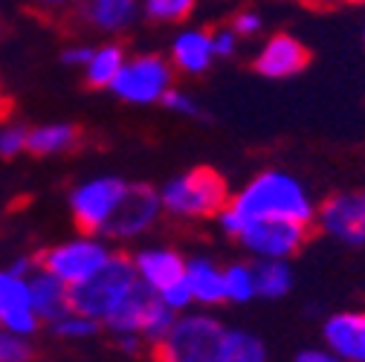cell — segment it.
Returning <instances> with one entry per match:
<instances>
[{"label":"cell","mask_w":365,"mask_h":362,"mask_svg":"<svg viewBox=\"0 0 365 362\" xmlns=\"http://www.w3.org/2000/svg\"><path fill=\"white\" fill-rule=\"evenodd\" d=\"M230 206L247 220H293L313 226L316 206L299 177L282 168H264L232 195Z\"/></svg>","instance_id":"1"},{"label":"cell","mask_w":365,"mask_h":362,"mask_svg":"<svg viewBox=\"0 0 365 362\" xmlns=\"http://www.w3.org/2000/svg\"><path fill=\"white\" fill-rule=\"evenodd\" d=\"M220 232L235 238L255 261L272 258V261H290L299 255L310 238L307 223H293V220H247L241 217L230 203L215 217Z\"/></svg>","instance_id":"2"},{"label":"cell","mask_w":365,"mask_h":362,"mask_svg":"<svg viewBox=\"0 0 365 362\" xmlns=\"http://www.w3.org/2000/svg\"><path fill=\"white\" fill-rule=\"evenodd\" d=\"M160 200H163V212L171 217L206 220V217H217L226 209V203L232 200V195L220 171L209 165H197L171 177L160 189Z\"/></svg>","instance_id":"3"},{"label":"cell","mask_w":365,"mask_h":362,"mask_svg":"<svg viewBox=\"0 0 365 362\" xmlns=\"http://www.w3.org/2000/svg\"><path fill=\"white\" fill-rule=\"evenodd\" d=\"M226 325L212 313L186 310L180 313L171 331L151 348L154 362H217Z\"/></svg>","instance_id":"4"},{"label":"cell","mask_w":365,"mask_h":362,"mask_svg":"<svg viewBox=\"0 0 365 362\" xmlns=\"http://www.w3.org/2000/svg\"><path fill=\"white\" fill-rule=\"evenodd\" d=\"M140 279H136V267L130 255L113 252L102 269H96L87 281L70 287V304L73 310L90 316V319L105 322L108 316L136 290Z\"/></svg>","instance_id":"5"},{"label":"cell","mask_w":365,"mask_h":362,"mask_svg":"<svg viewBox=\"0 0 365 362\" xmlns=\"http://www.w3.org/2000/svg\"><path fill=\"white\" fill-rule=\"evenodd\" d=\"M174 67L157 53H143L125 61L110 84V93L125 105H163L165 93L174 87Z\"/></svg>","instance_id":"6"},{"label":"cell","mask_w":365,"mask_h":362,"mask_svg":"<svg viewBox=\"0 0 365 362\" xmlns=\"http://www.w3.org/2000/svg\"><path fill=\"white\" fill-rule=\"evenodd\" d=\"M110 247L99 238V235H76L64 244H56L50 249H43L38 258V267H43L47 273H53L56 279H61L67 287H76L81 281H87L90 276L102 269V264L110 258Z\"/></svg>","instance_id":"7"},{"label":"cell","mask_w":365,"mask_h":362,"mask_svg":"<svg viewBox=\"0 0 365 362\" xmlns=\"http://www.w3.org/2000/svg\"><path fill=\"white\" fill-rule=\"evenodd\" d=\"M128 192V183L122 177H93L84 180L70 192V212L81 232L87 235H105L108 223Z\"/></svg>","instance_id":"8"},{"label":"cell","mask_w":365,"mask_h":362,"mask_svg":"<svg viewBox=\"0 0 365 362\" xmlns=\"http://www.w3.org/2000/svg\"><path fill=\"white\" fill-rule=\"evenodd\" d=\"M163 214V200L154 186L145 183H128V192L122 195L105 235L113 241H130L151 232Z\"/></svg>","instance_id":"9"},{"label":"cell","mask_w":365,"mask_h":362,"mask_svg":"<svg viewBox=\"0 0 365 362\" xmlns=\"http://www.w3.org/2000/svg\"><path fill=\"white\" fill-rule=\"evenodd\" d=\"M313 223L345 247H365V192L331 195L316 209Z\"/></svg>","instance_id":"10"},{"label":"cell","mask_w":365,"mask_h":362,"mask_svg":"<svg viewBox=\"0 0 365 362\" xmlns=\"http://www.w3.org/2000/svg\"><path fill=\"white\" fill-rule=\"evenodd\" d=\"M307 61H310V53H307L304 43L287 32H279V35H269L261 43V50L252 58V67L264 78L282 81V78L299 76L307 67Z\"/></svg>","instance_id":"11"},{"label":"cell","mask_w":365,"mask_h":362,"mask_svg":"<svg viewBox=\"0 0 365 362\" xmlns=\"http://www.w3.org/2000/svg\"><path fill=\"white\" fill-rule=\"evenodd\" d=\"M325 348L345 362H365V310H342L322 325Z\"/></svg>","instance_id":"12"},{"label":"cell","mask_w":365,"mask_h":362,"mask_svg":"<svg viewBox=\"0 0 365 362\" xmlns=\"http://www.w3.org/2000/svg\"><path fill=\"white\" fill-rule=\"evenodd\" d=\"M133 267H136L140 284H145L151 293H160L168 284L182 279V273H186V258L168 247H145L133 255Z\"/></svg>","instance_id":"13"},{"label":"cell","mask_w":365,"mask_h":362,"mask_svg":"<svg viewBox=\"0 0 365 362\" xmlns=\"http://www.w3.org/2000/svg\"><path fill=\"white\" fill-rule=\"evenodd\" d=\"M215 43H212V32L209 29H197V26H186L180 29L171 41V53L168 61L174 70L186 73V76H203L212 61H215Z\"/></svg>","instance_id":"14"},{"label":"cell","mask_w":365,"mask_h":362,"mask_svg":"<svg viewBox=\"0 0 365 362\" xmlns=\"http://www.w3.org/2000/svg\"><path fill=\"white\" fill-rule=\"evenodd\" d=\"M143 15L140 0H78V18L99 32H125Z\"/></svg>","instance_id":"15"},{"label":"cell","mask_w":365,"mask_h":362,"mask_svg":"<svg viewBox=\"0 0 365 362\" xmlns=\"http://www.w3.org/2000/svg\"><path fill=\"white\" fill-rule=\"evenodd\" d=\"M29 299H32V310L38 313L41 322H56L58 316L73 310L70 287L61 279H56L53 273H47L43 267H38L29 276Z\"/></svg>","instance_id":"16"},{"label":"cell","mask_w":365,"mask_h":362,"mask_svg":"<svg viewBox=\"0 0 365 362\" xmlns=\"http://www.w3.org/2000/svg\"><path fill=\"white\" fill-rule=\"evenodd\" d=\"M186 279L192 296H195V304L200 307H215V304H223L226 301V287H223V267L212 258H189L186 261Z\"/></svg>","instance_id":"17"},{"label":"cell","mask_w":365,"mask_h":362,"mask_svg":"<svg viewBox=\"0 0 365 362\" xmlns=\"http://www.w3.org/2000/svg\"><path fill=\"white\" fill-rule=\"evenodd\" d=\"M81 133L76 125L70 122H50V125H41L32 128L26 133V151L35 157H56V154H67L78 145Z\"/></svg>","instance_id":"18"},{"label":"cell","mask_w":365,"mask_h":362,"mask_svg":"<svg viewBox=\"0 0 365 362\" xmlns=\"http://www.w3.org/2000/svg\"><path fill=\"white\" fill-rule=\"evenodd\" d=\"M154 296H157V293H151L145 284H136V290L108 316L102 325H105L113 336H119V333H140L143 319H145V310L151 307ZM143 342H145V339H143Z\"/></svg>","instance_id":"19"},{"label":"cell","mask_w":365,"mask_h":362,"mask_svg":"<svg viewBox=\"0 0 365 362\" xmlns=\"http://www.w3.org/2000/svg\"><path fill=\"white\" fill-rule=\"evenodd\" d=\"M128 56L119 43H102V47H93V56H90L87 67H84V81L90 87L99 90H110L113 78L119 76V70L125 67Z\"/></svg>","instance_id":"20"},{"label":"cell","mask_w":365,"mask_h":362,"mask_svg":"<svg viewBox=\"0 0 365 362\" xmlns=\"http://www.w3.org/2000/svg\"><path fill=\"white\" fill-rule=\"evenodd\" d=\"M255 267V293L258 299H284L293 290V269L287 261H252Z\"/></svg>","instance_id":"21"},{"label":"cell","mask_w":365,"mask_h":362,"mask_svg":"<svg viewBox=\"0 0 365 362\" xmlns=\"http://www.w3.org/2000/svg\"><path fill=\"white\" fill-rule=\"evenodd\" d=\"M217 362H267V345L244 328H226Z\"/></svg>","instance_id":"22"},{"label":"cell","mask_w":365,"mask_h":362,"mask_svg":"<svg viewBox=\"0 0 365 362\" xmlns=\"http://www.w3.org/2000/svg\"><path fill=\"white\" fill-rule=\"evenodd\" d=\"M223 287H226V301L232 304H247L250 299H258L255 293V267L250 261H232L223 267Z\"/></svg>","instance_id":"23"},{"label":"cell","mask_w":365,"mask_h":362,"mask_svg":"<svg viewBox=\"0 0 365 362\" xmlns=\"http://www.w3.org/2000/svg\"><path fill=\"white\" fill-rule=\"evenodd\" d=\"M197 0H140L143 15L154 24H182L195 12Z\"/></svg>","instance_id":"24"},{"label":"cell","mask_w":365,"mask_h":362,"mask_svg":"<svg viewBox=\"0 0 365 362\" xmlns=\"http://www.w3.org/2000/svg\"><path fill=\"white\" fill-rule=\"evenodd\" d=\"M180 313H174L171 307H165L157 296H154V301H151V307L145 310V319H143V328H140V336L145 339V345L148 348H154L168 331H171V325H174V319H177Z\"/></svg>","instance_id":"25"},{"label":"cell","mask_w":365,"mask_h":362,"mask_svg":"<svg viewBox=\"0 0 365 362\" xmlns=\"http://www.w3.org/2000/svg\"><path fill=\"white\" fill-rule=\"evenodd\" d=\"M50 328L61 339H90V336L99 333L102 322L99 319H90V316H84L78 310H67L64 316H58L56 322H50Z\"/></svg>","instance_id":"26"},{"label":"cell","mask_w":365,"mask_h":362,"mask_svg":"<svg viewBox=\"0 0 365 362\" xmlns=\"http://www.w3.org/2000/svg\"><path fill=\"white\" fill-rule=\"evenodd\" d=\"M35 348L26 336H18L0 325V362H32Z\"/></svg>","instance_id":"27"},{"label":"cell","mask_w":365,"mask_h":362,"mask_svg":"<svg viewBox=\"0 0 365 362\" xmlns=\"http://www.w3.org/2000/svg\"><path fill=\"white\" fill-rule=\"evenodd\" d=\"M0 325H4L6 331H12V333H18V336H35L38 333V325H41V319H38V313L32 310V307H21V310H12V313H6L4 319H0Z\"/></svg>","instance_id":"28"},{"label":"cell","mask_w":365,"mask_h":362,"mask_svg":"<svg viewBox=\"0 0 365 362\" xmlns=\"http://www.w3.org/2000/svg\"><path fill=\"white\" fill-rule=\"evenodd\" d=\"M157 299H160L165 307H171L174 313H186V310H192V307H195V296H192V290H189L186 279H180V281L168 284L165 290H160V293H157Z\"/></svg>","instance_id":"29"},{"label":"cell","mask_w":365,"mask_h":362,"mask_svg":"<svg viewBox=\"0 0 365 362\" xmlns=\"http://www.w3.org/2000/svg\"><path fill=\"white\" fill-rule=\"evenodd\" d=\"M163 108H168V110L177 113V116H186V119H197V116H203L200 102H195V96H189L186 90H177V87H171L168 93H165Z\"/></svg>","instance_id":"30"},{"label":"cell","mask_w":365,"mask_h":362,"mask_svg":"<svg viewBox=\"0 0 365 362\" xmlns=\"http://www.w3.org/2000/svg\"><path fill=\"white\" fill-rule=\"evenodd\" d=\"M26 128L21 125H6L0 128V157H18L21 151H26Z\"/></svg>","instance_id":"31"},{"label":"cell","mask_w":365,"mask_h":362,"mask_svg":"<svg viewBox=\"0 0 365 362\" xmlns=\"http://www.w3.org/2000/svg\"><path fill=\"white\" fill-rule=\"evenodd\" d=\"M212 43H215V56L217 58H232L238 53L241 35L232 26H220V29H212Z\"/></svg>","instance_id":"32"},{"label":"cell","mask_w":365,"mask_h":362,"mask_svg":"<svg viewBox=\"0 0 365 362\" xmlns=\"http://www.w3.org/2000/svg\"><path fill=\"white\" fill-rule=\"evenodd\" d=\"M241 38H252V35H258L261 29H264V18L255 12V9H244V12H238L235 18H232V24H230Z\"/></svg>","instance_id":"33"},{"label":"cell","mask_w":365,"mask_h":362,"mask_svg":"<svg viewBox=\"0 0 365 362\" xmlns=\"http://www.w3.org/2000/svg\"><path fill=\"white\" fill-rule=\"evenodd\" d=\"M90 56H93V47H87V43H73V47H67L64 53H61V61L64 64H70V67H87V61H90Z\"/></svg>","instance_id":"34"},{"label":"cell","mask_w":365,"mask_h":362,"mask_svg":"<svg viewBox=\"0 0 365 362\" xmlns=\"http://www.w3.org/2000/svg\"><path fill=\"white\" fill-rule=\"evenodd\" d=\"M296 362H345L342 356H336L331 348H307V351H302L299 356H296Z\"/></svg>","instance_id":"35"},{"label":"cell","mask_w":365,"mask_h":362,"mask_svg":"<svg viewBox=\"0 0 365 362\" xmlns=\"http://www.w3.org/2000/svg\"><path fill=\"white\" fill-rule=\"evenodd\" d=\"M116 348H119L122 353L133 356V353H140V351L145 348V342H143L140 333H119V336H116Z\"/></svg>","instance_id":"36"},{"label":"cell","mask_w":365,"mask_h":362,"mask_svg":"<svg viewBox=\"0 0 365 362\" xmlns=\"http://www.w3.org/2000/svg\"><path fill=\"white\" fill-rule=\"evenodd\" d=\"M35 269H38V267L32 264V258H15L12 267H9V273H15V276H21V279H29Z\"/></svg>","instance_id":"37"},{"label":"cell","mask_w":365,"mask_h":362,"mask_svg":"<svg viewBox=\"0 0 365 362\" xmlns=\"http://www.w3.org/2000/svg\"><path fill=\"white\" fill-rule=\"evenodd\" d=\"M38 4H41L43 9H53V12H58V9L76 6V4H78V0H38Z\"/></svg>","instance_id":"38"},{"label":"cell","mask_w":365,"mask_h":362,"mask_svg":"<svg viewBox=\"0 0 365 362\" xmlns=\"http://www.w3.org/2000/svg\"><path fill=\"white\" fill-rule=\"evenodd\" d=\"M348 4H365V0H348Z\"/></svg>","instance_id":"39"}]
</instances>
